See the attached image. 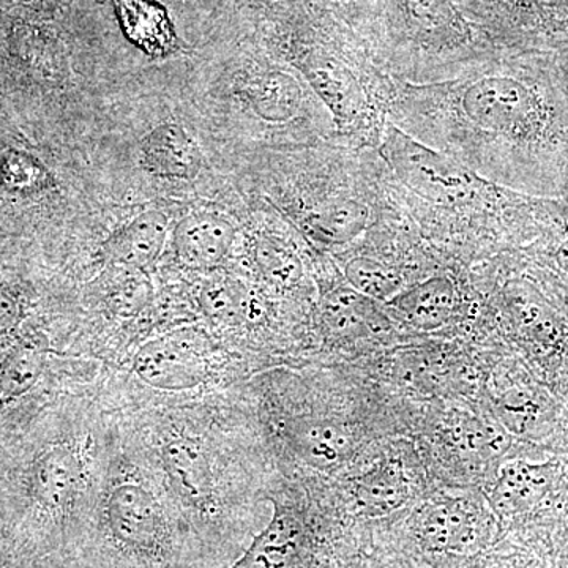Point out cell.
<instances>
[{"mask_svg":"<svg viewBox=\"0 0 568 568\" xmlns=\"http://www.w3.org/2000/svg\"><path fill=\"white\" fill-rule=\"evenodd\" d=\"M183 523L162 493L140 477L112 480L100 504V534L111 551L136 568L173 562Z\"/></svg>","mask_w":568,"mask_h":568,"instance_id":"3957f363","label":"cell"},{"mask_svg":"<svg viewBox=\"0 0 568 568\" xmlns=\"http://www.w3.org/2000/svg\"><path fill=\"white\" fill-rule=\"evenodd\" d=\"M487 17L517 55L559 61L568 55V0H485Z\"/></svg>","mask_w":568,"mask_h":568,"instance_id":"8992f818","label":"cell"},{"mask_svg":"<svg viewBox=\"0 0 568 568\" xmlns=\"http://www.w3.org/2000/svg\"><path fill=\"white\" fill-rule=\"evenodd\" d=\"M122 271L121 278L108 286V305L118 315L134 316L151 302L152 287L142 272Z\"/></svg>","mask_w":568,"mask_h":568,"instance_id":"484cf974","label":"cell"},{"mask_svg":"<svg viewBox=\"0 0 568 568\" xmlns=\"http://www.w3.org/2000/svg\"><path fill=\"white\" fill-rule=\"evenodd\" d=\"M88 465L80 452L69 444H58L41 452L33 462L31 489L37 503L54 514L73 510L88 488Z\"/></svg>","mask_w":568,"mask_h":568,"instance_id":"2e32d148","label":"cell"},{"mask_svg":"<svg viewBox=\"0 0 568 568\" xmlns=\"http://www.w3.org/2000/svg\"><path fill=\"white\" fill-rule=\"evenodd\" d=\"M237 227L219 212L196 211L183 216L175 224L173 248L175 257L190 271L219 272L230 260Z\"/></svg>","mask_w":568,"mask_h":568,"instance_id":"7c38bea8","label":"cell"},{"mask_svg":"<svg viewBox=\"0 0 568 568\" xmlns=\"http://www.w3.org/2000/svg\"><path fill=\"white\" fill-rule=\"evenodd\" d=\"M541 263L551 265L556 271L568 275V197L560 200L556 222L536 244L525 248Z\"/></svg>","mask_w":568,"mask_h":568,"instance_id":"4316f807","label":"cell"},{"mask_svg":"<svg viewBox=\"0 0 568 568\" xmlns=\"http://www.w3.org/2000/svg\"><path fill=\"white\" fill-rule=\"evenodd\" d=\"M44 368V355L33 346H17L0 358V396L20 398L28 394Z\"/></svg>","mask_w":568,"mask_h":568,"instance_id":"d4e9b609","label":"cell"},{"mask_svg":"<svg viewBox=\"0 0 568 568\" xmlns=\"http://www.w3.org/2000/svg\"><path fill=\"white\" fill-rule=\"evenodd\" d=\"M564 484L566 470L556 459L510 458L496 469L489 506L503 518L526 517L559 495Z\"/></svg>","mask_w":568,"mask_h":568,"instance_id":"ba28073f","label":"cell"},{"mask_svg":"<svg viewBox=\"0 0 568 568\" xmlns=\"http://www.w3.org/2000/svg\"><path fill=\"white\" fill-rule=\"evenodd\" d=\"M317 320L325 335L336 342L379 336L394 323L383 304L358 293L345 276L321 283Z\"/></svg>","mask_w":568,"mask_h":568,"instance_id":"30bf717a","label":"cell"},{"mask_svg":"<svg viewBox=\"0 0 568 568\" xmlns=\"http://www.w3.org/2000/svg\"><path fill=\"white\" fill-rule=\"evenodd\" d=\"M304 523L293 508L275 503L274 515L231 568H294L304 552Z\"/></svg>","mask_w":568,"mask_h":568,"instance_id":"d6986e66","label":"cell"},{"mask_svg":"<svg viewBox=\"0 0 568 568\" xmlns=\"http://www.w3.org/2000/svg\"><path fill=\"white\" fill-rule=\"evenodd\" d=\"M552 67H555L556 77H558L564 91H566L568 95V55L567 58L552 62Z\"/></svg>","mask_w":568,"mask_h":568,"instance_id":"f546056e","label":"cell"},{"mask_svg":"<svg viewBox=\"0 0 568 568\" xmlns=\"http://www.w3.org/2000/svg\"><path fill=\"white\" fill-rule=\"evenodd\" d=\"M343 276L354 290L379 304H387L413 284L402 264L372 253H355L347 257Z\"/></svg>","mask_w":568,"mask_h":568,"instance_id":"cb8c5ba5","label":"cell"},{"mask_svg":"<svg viewBox=\"0 0 568 568\" xmlns=\"http://www.w3.org/2000/svg\"><path fill=\"white\" fill-rule=\"evenodd\" d=\"M383 305L396 323L414 331L435 332L462 315L463 295L450 275L437 274L409 284Z\"/></svg>","mask_w":568,"mask_h":568,"instance_id":"4fadbf2b","label":"cell"},{"mask_svg":"<svg viewBox=\"0 0 568 568\" xmlns=\"http://www.w3.org/2000/svg\"><path fill=\"white\" fill-rule=\"evenodd\" d=\"M21 321V308L14 295L0 287V339L17 331Z\"/></svg>","mask_w":568,"mask_h":568,"instance_id":"f1b7e54d","label":"cell"},{"mask_svg":"<svg viewBox=\"0 0 568 568\" xmlns=\"http://www.w3.org/2000/svg\"><path fill=\"white\" fill-rule=\"evenodd\" d=\"M164 477L175 497L194 514L209 515L215 506V476L207 452L200 440L175 435L162 448Z\"/></svg>","mask_w":568,"mask_h":568,"instance_id":"9a60e30c","label":"cell"},{"mask_svg":"<svg viewBox=\"0 0 568 568\" xmlns=\"http://www.w3.org/2000/svg\"><path fill=\"white\" fill-rule=\"evenodd\" d=\"M168 233L166 213L159 209L142 212L103 242V257L114 267L148 274L162 256Z\"/></svg>","mask_w":568,"mask_h":568,"instance_id":"e0dca14e","label":"cell"},{"mask_svg":"<svg viewBox=\"0 0 568 568\" xmlns=\"http://www.w3.org/2000/svg\"><path fill=\"white\" fill-rule=\"evenodd\" d=\"M3 179L14 190H39L51 185V175L24 155H10L6 160Z\"/></svg>","mask_w":568,"mask_h":568,"instance_id":"83f0119b","label":"cell"},{"mask_svg":"<svg viewBox=\"0 0 568 568\" xmlns=\"http://www.w3.org/2000/svg\"><path fill=\"white\" fill-rule=\"evenodd\" d=\"M241 93L254 118L271 129H290L312 122L310 93L313 91L287 71H256L241 85Z\"/></svg>","mask_w":568,"mask_h":568,"instance_id":"8fae6325","label":"cell"},{"mask_svg":"<svg viewBox=\"0 0 568 568\" xmlns=\"http://www.w3.org/2000/svg\"><path fill=\"white\" fill-rule=\"evenodd\" d=\"M355 503L369 517H384L405 506L410 485L405 467L396 459L377 463L372 470L355 480Z\"/></svg>","mask_w":568,"mask_h":568,"instance_id":"603a6c76","label":"cell"},{"mask_svg":"<svg viewBox=\"0 0 568 568\" xmlns=\"http://www.w3.org/2000/svg\"><path fill=\"white\" fill-rule=\"evenodd\" d=\"M141 166L155 178L192 181L203 170L204 156L182 125L164 122L142 140Z\"/></svg>","mask_w":568,"mask_h":568,"instance_id":"ac0fdd59","label":"cell"},{"mask_svg":"<svg viewBox=\"0 0 568 568\" xmlns=\"http://www.w3.org/2000/svg\"><path fill=\"white\" fill-rule=\"evenodd\" d=\"M376 152L420 234L480 235L507 250L528 248L558 213L559 200L496 185L392 122Z\"/></svg>","mask_w":568,"mask_h":568,"instance_id":"7a4b0ae2","label":"cell"},{"mask_svg":"<svg viewBox=\"0 0 568 568\" xmlns=\"http://www.w3.org/2000/svg\"><path fill=\"white\" fill-rule=\"evenodd\" d=\"M399 21L413 52L405 82L450 80L485 61L477 54L473 22L454 0H399Z\"/></svg>","mask_w":568,"mask_h":568,"instance_id":"277c9868","label":"cell"},{"mask_svg":"<svg viewBox=\"0 0 568 568\" xmlns=\"http://www.w3.org/2000/svg\"><path fill=\"white\" fill-rule=\"evenodd\" d=\"M283 435L295 458L324 473L346 465L361 446L357 433L349 425L327 417L290 418Z\"/></svg>","mask_w":568,"mask_h":568,"instance_id":"5bb4252c","label":"cell"},{"mask_svg":"<svg viewBox=\"0 0 568 568\" xmlns=\"http://www.w3.org/2000/svg\"><path fill=\"white\" fill-rule=\"evenodd\" d=\"M252 264L264 283L276 291L297 290L305 280L304 260L293 242L268 231L254 234Z\"/></svg>","mask_w":568,"mask_h":568,"instance_id":"7402d4cb","label":"cell"},{"mask_svg":"<svg viewBox=\"0 0 568 568\" xmlns=\"http://www.w3.org/2000/svg\"><path fill=\"white\" fill-rule=\"evenodd\" d=\"M388 122L511 192L568 197V95L547 59H491L426 84L392 78Z\"/></svg>","mask_w":568,"mask_h":568,"instance_id":"6da1fadb","label":"cell"},{"mask_svg":"<svg viewBox=\"0 0 568 568\" xmlns=\"http://www.w3.org/2000/svg\"><path fill=\"white\" fill-rule=\"evenodd\" d=\"M416 534L422 547L447 559L474 558L493 536V518L466 497H444L418 511Z\"/></svg>","mask_w":568,"mask_h":568,"instance_id":"52a82bcc","label":"cell"},{"mask_svg":"<svg viewBox=\"0 0 568 568\" xmlns=\"http://www.w3.org/2000/svg\"><path fill=\"white\" fill-rule=\"evenodd\" d=\"M493 417L523 443L545 444L562 435V409L544 384L528 375H515L493 396Z\"/></svg>","mask_w":568,"mask_h":568,"instance_id":"9c48e42d","label":"cell"},{"mask_svg":"<svg viewBox=\"0 0 568 568\" xmlns=\"http://www.w3.org/2000/svg\"><path fill=\"white\" fill-rule=\"evenodd\" d=\"M132 366L138 379L153 390H193L211 377L213 343L201 328H175L142 345Z\"/></svg>","mask_w":568,"mask_h":568,"instance_id":"5b68a950","label":"cell"},{"mask_svg":"<svg viewBox=\"0 0 568 568\" xmlns=\"http://www.w3.org/2000/svg\"><path fill=\"white\" fill-rule=\"evenodd\" d=\"M201 312L224 327L253 324L264 315L263 298L233 275L213 272L200 287Z\"/></svg>","mask_w":568,"mask_h":568,"instance_id":"ffe728a7","label":"cell"},{"mask_svg":"<svg viewBox=\"0 0 568 568\" xmlns=\"http://www.w3.org/2000/svg\"><path fill=\"white\" fill-rule=\"evenodd\" d=\"M123 32L136 47L151 55L171 54L178 39L166 10L153 0H114Z\"/></svg>","mask_w":568,"mask_h":568,"instance_id":"44dd1931","label":"cell"}]
</instances>
